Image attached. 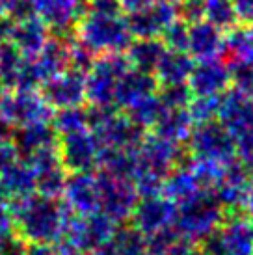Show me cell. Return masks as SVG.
Instances as JSON below:
<instances>
[{
	"instance_id": "6da1fadb",
	"label": "cell",
	"mask_w": 253,
	"mask_h": 255,
	"mask_svg": "<svg viewBox=\"0 0 253 255\" xmlns=\"http://www.w3.org/2000/svg\"><path fill=\"white\" fill-rule=\"evenodd\" d=\"M13 218V229L28 242H58L67 226L71 213L62 199L30 194L7 201Z\"/></svg>"
},
{
	"instance_id": "7a4b0ae2",
	"label": "cell",
	"mask_w": 253,
	"mask_h": 255,
	"mask_svg": "<svg viewBox=\"0 0 253 255\" xmlns=\"http://www.w3.org/2000/svg\"><path fill=\"white\" fill-rule=\"evenodd\" d=\"M75 37L95 56L123 54L132 43L125 15H97L84 11L78 19Z\"/></svg>"
},
{
	"instance_id": "3957f363",
	"label": "cell",
	"mask_w": 253,
	"mask_h": 255,
	"mask_svg": "<svg viewBox=\"0 0 253 255\" xmlns=\"http://www.w3.org/2000/svg\"><path fill=\"white\" fill-rule=\"evenodd\" d=\"M224 220L225 211L216 196L211 190H203L177 205L173 229L181 239L197 244L214 233Z\"/></svg>"
},
{
	"instance_id": "277c9868",
	"label": "cell",
	"mask_w": 253,
	"mask_h": 255,
	"mask_svg": "<svg viewBox=\"0 0 253 255\" xmlns=\"http://www.w3.org/2000/svg\"><path fill=\"white\" fill-rule=\"evenodd\" d=\"M116 227L118 224L99 211L86 216L71 214L62 239L56 244L62 250V255H88L92 250L110 241Z\"/></svg>"
},
{
	"instance_id": "5b68a950",
	"label": "cell",
	"mask_w": 253,
	"mask_h": 255,
	"mask_svg": "<svg viewBox=\"0 0 253 255\" xmlns=\"http://www.w3.org/2000/svg\"><path fill=\"white\" fill-rule=\"evenodd\" d=\"M184 147L190 158L199 160L227 164L229 160L237 158L235 136L218 120L194 125Z\"/></svg>"
},
{
	"instance_id": "8992f818",
	"label": "cell",
	"mask_w": 253,
	"mask_h": 255,
	"mask_svg": "<svg viewBox=\"0 0 253 255\" xmlns=\"http://www.w3.org/2000/svg\"><path fill=\"white\" fill-rule=\"evenodd\" d=\"M99 188V213L112 220L114 224H128L138 203V190L130 179L116 177L103 170L95 171Z\"/></svg>"
},
{
	"instance_id": "52a82bcc",
	"label": "cell",
	"mask_w": 253,
	"mask_h": 255,
	"mask_svg": "<svg viewBox=\"0 0 253 255\" xmlns=\"http://www.w3.org/2000/svg\"><path fill=\"white\" fill-rule=\"evenodd\" d=\"M130 69L123 54H101L86 73V105H112L121 77Z\"/></svg>"
},
{
	"instance_id": "ba28073f",
	"label": "cell",
	"mask_w": 253,
	"mask_h": 255,
	"mask_svg": "<svg viewBox=\"0 0 253 255\" xmlns=\"http://www.w3.org/2000/svg\"><path fill=\"white\" fill-rule=\"evenodd\" d=\"M136 160H138V173H149L155 177L166 179L169 171L188 160V153L181 143L168 142L153 132H147L140 145L136 147Z\"/></svg>"
},
{
	"instance_id": "9c48e42d",
	"label": "cell",
	"mask_w": 253,
	"mask_h": 255,
	"mask_svg": "<svg viewBox=\"0 0 253 255\" xmlns=\"http://www.w3.org/2000/svg\"><path fill=\"white\" fill-rule=\"evenodd\" d=\"M58 153L67 173H93L99 170L103 147L90 128L73 134H63L58 140Z\"/></svg>"
},
{
	"instance_id": "30bf717a",
	"label": "cell",
	"mask_w": 253,
	"mask_h": 255,
	"mask_svg": "<svg viewBox=\"0 0 253 255\" xmlns=\"http://www.w3.org/2000/svg\"><path fill=\"white\" fill-rule=\"evenodd\" d=\"M54 110L47 105L39 92H6L0 97V120L9 127H24L30 123H45L52 120Z\"/></svg>"
},
{
	"instance_id": "8fae6325",
	"label": "cell",
	"mask_w": 253,
	"mask_h": 255,
	"mask_svg": "<svg viewBox=\"0 0 253 255\" xmlns=\"http://www.w3.org/2000/svg\"><path fill=\"white\" fill-rule=\"evenodd\" d=\"M134 39L160 37L171 22L179 19L177 0H156L151 6L125 15Z\"/></svg>"
},
{
	"instance_id": "7c38bea8",
	"label": "cell",
	"mask_w": 253,
	"mask_h": 255,
	"mask_svg": "<svg viewBox=\"0 0 253 255\" xmlns=\"http://www.w3.org/2000/svg\"><path fill=\"white\" fill-rule=\"evenodd\" d=\"M39 93L52 110L82 107L86 105V75L75 69H65L43 82Z\"/></svg>"
},
{
	"instance_id": "4fadbf2b",
	"label": "cell",
	"mask_w": 253,
	"mask_h": 255,
	"mask_svg": "<svg viewBox=\"0 0 253 255\" xmlns=\"http://www.w3.org/2000/svg\"><path fill=\"white\" fill-rule=\"evenodd\" d=\"M175 214L177 205L171 199L166 198L164 194L143 196V198L138 199L128 224H132L145 237H151V235L158 233L166 227L173 226Z\"/></svg>"
},
{
	"instance_id": "5bb4252c",
	"label": "cell",
	"mask_w": 253,
	"mask_h": 255,
	"mask_svg": "<svg viewBox=\"0 0 253 255\" xmlns=\"http://www.w3.org/2000/svg\"><path fill=\"white\" fill-rule=\"evenodd\" d=\"M35 17H39L52 36L69 37L75 34L84 6L78 0H34Z\"/></svg>"
},
{
	"instance_id": "9a60e30c",
	"label": "cell",
	"mask_w": 253,
	"mask_h": 255,
	"mask_svg": "<svg viewBox=\"0 0 253 255\" xmlns=\"http://www.w3.org/2000/svg\"><path fill=\"white\" fill-rule=\"evenodd\" d=\"M71 214L86 216L99 211L97 177L93 173H67L62 198Z\"/></svg>"
},
{
	"instance_id": "2e32d148",
	"label": "cell",
	"mask_w": 253,
	"mask_h": 255,
	"mask_svg": "<svg viewBox=\"0 0 253 255\" xmlns=\"http://www.w3.org/2000/svg\"><path fill=\"white\" fill-rule=\"evenodd\" d=\"M92 132L97 136L103 149H136L147 134V130L132 123L121 110L114 112Z\"/></svg>"
},
{
	"instance_id": "e0dca14e",
	"label": "cell",
	"mask_w": 253,
	"mask_h": 255,
	"mask_svg": "<svg viewBox=\"0 0 253 255\" xmlns=\"http://www.w3.org/2000/svg\"><path fill=\"white\" fill-rule=\"evenodd\" d=\"M192 95H222L231 88V71L224 58L196 62L188 77Z\"/></svg>"
},
{
	"instance_id": "ac0fdd59",
	"label": "cell",
	"mask_w": 253,
	"mask_h": 255,
	"mask_svg": "<svg viewBox=\"0 0 253 255\" xmlns=\"http://www.w3.org/2000/svg\"><path fill=\"white\" fill-rule=\"evenodd\" d=\"M186 52L196 62L220 60L225 56V32L209 21H196L188 26V47Z\"/></svg>"
},
{
	"instance_id": "d6986e66",
	"label": "cell",
	"mask_w": 253,
	"mask_h": 255,
	"mask_svg": "<svg viewBox=\"0 0 253 255\" xmlns=\"http://www.w3.org/2000/svg\"><path fill=\"white\" fill-rule=\"evenodd\" d=\"M216 120L224 125L233 136L244 132L253 127V99L242 92L229 88L220 95L218 118Z\"/></svg>"
},
{
	"instance_id": "ffe728a7",
	"label": "cell",
	"mask_w": 253,
	"mask_h": 255,
	"mask_svg": "<svg viewBox=\"0 0 253 255\" xmlns=\"http://www.w3.org/2000/svg\"><path fill=\"white\" fill-rule=\"evenodd\" d=\"M60 136L50 125V121L45 123H30L24 127L13 128L11 142L19 151V156L22 160H26L30 156H34L39 151H45L49 147H56Z\"/></svg>"
},
{
	"instance_id": "44dd1931",
	"label": "cell",
	"mask_w": 253,
	"mask_h": 255,
	"mask_svg": "<svg viewBox=\"0 0 253 255\" xmlns=\"http://www.w3.org/2000/svg\"><path fill=\"white\" fill-rule=\"evenodd\" d=\"M158 90V82L153 73L136 71V69H128V71L121 77L120 84L116 88V97H114V107L118 110H125L136 101L149 97L156 93Z\"/></svg>"
},
{
	"instance_id": "7402d4cb",
	"label": "cell",
	"mask_w": 253,
	"mask_h": 255,
	"mask_svg": "<svg viewBox=\"0 0 253 255\" xmlns=\"http://www.w3.org/2000/svg\"><path fill=\"white\" fill-rule=\"evenodd\" d=\"M218 233L229 255H253V235L246 213H227Z\"/></svg>"
},
{
	"instance_id": "603a6c76",
	"label": "cell",
	"mask_w": 253,
	"mask_h": 255,
	"mask_svg": "<svg viewBox=\"0 0 253 255\" xmlns=\"http://www.w3.org/2000/svg\"><path fill=\"white\" fill-rule=\"evenodd\" d=\"M69 37L50 34L49 41L43 45V49L35 56H32L43 82L56 77L58 73L69 69Z\"/></svg>"
},
{
	"instance_id": "cb8c5ba5",
	"label": "cell",
	"mask_w": 253,
	"mask_h": 255,
	"mask_svg": "<svg viewBox=\"0 0 253 255\" xmlns=\"http://www.w3.org/2000/svg\"><path fill=\"white\" fill-rule=\"evenodd\" d=\"M194 125L196 123L190 118L186 108H164V112L160 114L155 127L151 128L149 132H153L155 136L164 138L168 142L184 145Z\"/></svg>"
},
{
	"instance_id": "d4e9b609",
	"label": "cell",
	"mask_w": 253,
	"mask_h": 255,
	"mask_svg": "<svg viewBox=\"0 0 253 255\" xmlns=\"http://www.w3.org/2000/svg\"><path fill=\"white\" fill-rule=\"evenodd\" d=\"M196 60L188 52L183 50H164L162 58L155 67V78L158 86L168 84H184L188 82V77L194 69Z\"/></svg>"
},
{
	"instance_id": "484cf974",
	"label": "cell",
	"mask_w": 253,
	"mask_h": 255,
	"mask_svg": "<svg viewBox=\"0 0 253 255\" xmlns=\"http://www.w3.org/2000/svg\"><path fill=\"white\" fill-rule=\"evenodd\" d=\"M203 190L205 188L201 186L199 179L196 177V173L192 171L188 160L181 166H177L175 170L169 171L168 177L164 179V184H162V194L168 199H171L175 205L194 198Z\"/></svg>"
},
{
	"instance_id": "4316f807",
	"label": "cell",
	"mask_w": 253,
	"mask_h": 255,
	"mask_svg": "<svg viewBox=\"0 0 253 255\" xmlns=\"http://www.w3.org/2000/svg\"><path fill=\"white\" fill-rule=\"evenodd\" d=\"M0 184H2V190L6 194L7 201L26 198L35 192L34 170L26 160L19 158L17 162L0 173Z\"/></svg>"
},
{
	"instance_id": "83f0119b",
	"label": "cell",
	"mask_w": 253,
	"mask_h": 255,
	"mask_svg": "<svg viewBox=\"0 0 253 255\" xmlns=\"http://www.w3.org/2000/svg\"><path fill=\"white\" fill-rule=\"evenodd\" d=\"M49 37L50 30L47 28V24L39 17H30L24 21H17V28H15L11 43L19 49L22 56L32 58L43 49V45L49 41Z\"/></svg>"
},
{
	"instance_id": "f1b7e54d",
	"label": "cell",
	"mask_w": 253,
	"mask_h": 255,
	"mask_svg": "<svg viewBox=\"0 0 253 255\" xmlns=\"http://www.w3.org/2000/svg\"><path fill=\"white\" fill-rule=\"evenodd\" d=\"M164 43L160 37H151V39H132L125 50V58L128 65L136 71L155 73V67L158 60L164 54Z\"/></svg>"
},
{
	"instance_id": "f546056e",
	"label": "cell",
	"mask_w": 253,
	"mask_h": 255,
	"mask_svg": "<svg viewBox=\"0 0 253 255\" xmlns=\"http://www.w3.org/2000/svg\"><path fill=\"white\" fill-rule=\"evenodd\" d=\"M99 170L132 181L138 173L136 149H103Z\"/></svg>"
},
{
	"instance_id": "4dcf8cb0",
	"label": "cell",
	"mask_w": 253,
	"mask_h": 255,
	"mask_svg": "<svg viewBox=\"0 0 253 255\" xmlns=\"http://www.w3.org/2000/svg\"><path fill=\"white\" fill-rule=\"evenodd\" d=\"M227 62H253V26L237 24L225 32Z\"/></svg>"
},
{
	"instance_id": "1f68e13d",
	"label": "cell",
	"mask_w": 253,
	"mask_h": 255,
	"mask_svg": "<svg viewBox=\"0 0 253 255\" xmlns=\"http://www.w3.org/2000/svg\"><path fill=\"white\" fill-rule=\"evenodd\" d=\"M110 242L118 255H149L147 237L138 231L132 224H121L116 227Z\"/></svg>"
},
{
	"instance_id": "d6a6232c",
	"label": "cell",
	"mask_w": 253,
	"mask_h": 255,
	"mask_svg": "<svg viewBox=\"0 0 253 255\" xmlns=\"http://www.w3.org/2000/svg\"><path fill=\"white\" fill-rule=\"evenodd\" d=\"M162 112H164V107H162V103L156 93L136 101L134 105H130L128 108L123 110V114L128 120L136 123L138 127H141L143 130H147V132L155 127V123L158 121Z\"/></svg>"
},
{
	"instance_id": "836d02e7",
	"label": "cell",
	"mask_w": 253,
	"mask_h": 255,
	"mask_svg": "<svg viewBox=\"0 0 253 255\" xmlns=\"http://www.w3.org/2000/svg\"><path fill=\"white\" fill-rule=\"evenodd\" d=\"M50 125L54 127L58 136L73 134V132H78V130L90 128L88 127V110H86V105L54 110Z\"/></svg>"
},
{
	"instance_id": "e575fe53",
	"label": "cell",
	"mask_w": 253,
	"mask_h": 255,
	"mask_svg": "<svg viewBox=\"0 0 253 255\" xmlns=\"http://www.w3.org/2000/svg\"><path fill=\"white\" fill-rule=\"evenodd\" d=\"M203 19L224 32L239 24V17L235 13L233 0H205Z\"/></svg>"
},
{
	"instance_id": "d590c367",
	"label": "cell",
	"mask_w": 253,
	"mask_h": 255,
	"mask_svg": "<svg viewBox=\"0 0 253 255\" xmlns=\"http://www.w3.org/2000/svg\"><path fill=\"white\" fill-rule=\"evenodd\" d=\"M22 60H24V56L19 52V49L13 43H0V75H2V80L6 84L7 92L13 90Z\"/></svg>"
},
{
	"instance_id": "8d00e7d4",
	"label": "cell",
	"mask_w": 253,
	"mask_h": 255,
	"mask_svg": "<svg viewBox=\"0 0 253 255\" xmlns=\"http://www.w3.org/2000/svg\"><path fill=\"white\" fill-rule=\"evenodd\" d=\"M218 107H220V95H194L190 105L186 107L190 118L194 123H205L218 118Z\"/></svg>"
},
{
	"instance_id": "74e56055",
	"label": "cell",
	"mask_w": 253,
	"mask_h": 255,
	"mask_svg": "<svg viewBox=\"0 0 253 255\" xmlns=\"http://www.w3.org/2000/svg\"><path fill=\"white\" fill-rule=\"evenodd\" d=\"M156 95L160 99L164 108H186L192 101V90L188 84H168V86H158Z\"/></svg>"
},
{
	"instance_id": "f35d334b",
	"label": "cell",
	"mask_w": 253,
	"mask_h": 255,
	"mask_svg": "<svg viewBox=\"0 0 253 255\" xmlns=\"http://www.w3.org/2000/svg\"><path fill=\"white\" fill-rule=\"evenodd\" d=\"M227 65L231 71V88L253 99V62H227Z\"/></svg>"
},
{
	"instance_id": "ab89813d",
	"label": "cell",
	"mask_w": 253,
	"mask_h": 255,
	"mask_svg": "<svg viewBox=\"0 0 253 255\" xmlns=\"http://www.w3.org/2000/svg\"><path fill=\"white\" fill-rule=\"evenodd\" d=\"M188 26L190 24L186 21L175 19L160 36L164 47L168 50H183V52H186V47H188Z\"/></svg>"
},
{
	"instance_id": "60d3db41",
	"label": "cell",
	"mask_w": 253,
	"mask_h": 255,
	"mask_svg": "<svg viewBox=\"0 0 253 255\" xmlns=\"http://www.w3.org/2000/svg\"><path fill=\"white\" fill-rule=\"evenodd\" d=\"M95 54L90 49H86L82 43L78 41L75 34L69 37V69L80 73H88V69L92 67V64L95 62Z\"/></svg>"
},
{
	"instance_id": "b9f144b4",
	"label": "cell",
	"mask_w": 253,
	"mask_h": 255,
	"mask_svg": "<svg viewBox=\"0 0 253 255\" xmlns=\"http://www.w3.org/2000/svg\"><path fill=\"white\" fill-rule=\"evenodd\" d=\"M28 242L15 229L0 233V255H24Z\"/></svg>"
},
{
	"instance_id": "7bdbcfd3",
	"label": "cell",
	"mask_w": 253,
	"mask_h": 255,
	"mask_svg": "<svg viewBox=\"0 0 253 255\" xmlns=\"http://www.w3.org/2000/svg\"><path fill=\"white\" fill-rule=\"evenodd\" d=\"M235 147H237V158L253 170V127L235 136Z\"/></svg>"
},
{
	"instance_id": "ee69618b",
	"label": "cell",
	"mask_w": 253,
	"mask_h": 255,
	"mask_svg": "<svg viewBox=\"0 0 253 255\" xmlns=\"http://www.w3.org/2000/svg\"><path fill=\"white\" fill-rule=\"evenodd\" d=\"M203 6L205 0H177L179 7V19L186 21L188 24L203 19Z\"/></svg>"
},
{
	"instance_id": "f6af8a7d",
	"label": "cell",
	"mask_w": 253,
	"mask_h": 255,
	"mask_svg": "<svg viewBox=\"0 0 253 255\" xmlns=\"http://www.w3.org/2000/svg\"><path fill=\"white\" fill-rule=\"evenodd\" d=\"M84 11L97 15H125L120 0H90L86 4Z\"/></svg>"
},
{
	"instance_id": "bcb514c9",
	"label": "cell",
	"mask_w": 253,
	"mask_h": 255,
	"mask_svg": "<svg viewBox=\"0 0 253 255\" xmlns=\"http://www.w3.org/2000/svg\"><path fill=\"white\" fill-rule=\"evenodd\" d=\"M19 151L11 140H0V173L19 160Z\"/></svg>"
},
{
	"instance_id": "7dc6e473",
	"label": "cell",
	"mask_w": 253,
	"mask_h": 255,
	"mask_svg": "<svg viewBox=\"0 0 253 255\" xmlns=\"http://www.w3.org/2000/svg\"><path fill=\"white\" fill-rule=\"evenodd\" d=\"M24 255H62L56 242H30Z\"/></svg>"
},
{
	"instance_id": "c3c4849f",
	"label": "cell",
	"mask_w": 253,
	"mask_h": 255,
	"mask_svg": "<svg viewBox=\"0 0 253 255\" xmlns=\"http://www.w3.org/2000/svg\"><path fill=\"white\" fill-rule=\"evenodd\" d=\"M235 13L242 24H253V0H233Z\"/></svg>"
},
{
	"instance_id": "681fc988",
	"label": "cell",
	"mask_w": 253,
	"mask_h": 255,
	"mask_svg": "<svg viewBox=\"0 0 253 255\" xmlns=\"http://www.w3.org/2000/svg\"><path fill=\"white\" fill-rule=\"evenodd\" d=\"M17 28V21L9 15H0V43H11Z\"/></svg>"
},
{
	"instance_id": "f907efd6",
	"label": "cell",
	"mask_w": 253,
	"mask_h": 255,
	"mask_svg": "<svg viewBox=\"0 0 253 255\" xmlns=\"http://www.w3.org/2000/svg\"><path fill=\"white\" fill-rule=\"evenodd\" d=\"M194 246H196V244L184 241V239H179V241L173 242L171 246L160 250V252H156V254H153V255H190V252L194 250Z\"/></svg>"
},
{
	"instance_id": "816d5d0a",
	"label": "cell",
	"mask_w": 253,
	"mask_h": 255,
	"mask_svg": "<svg viewBox=\"0 0 253 255\" xmlns=\"http://www.w3.org/2000/svg\"><path fill=\"white\" fill-rule=\"evenodd\" d=\"M13 229V218L9 213L7 201H0V233H6Z\"/></svg>"
},
{
	"instance_id": "f5cc1de1",
	"label": "cell",
	"mask_w": 253,
	"mask_h": 255,
	"mask_svg": "<svg viewBox=\"0 0 253 255\" xmlns=\"http://www.w3.org/2000/svg\"><path fill=\"white\" fill-rule=\"evenodd\" d=\"M156 0H120L121 7H123V13H132V11H138V9H143V7L151 6Z\"/></svg>"
},
{
	"instance_id": "db71d44e",
	"label": "cell",
	"mask_w": 253,
	"mask_h": 255,
	"mask_svg": "<svg viewBox=\"0 0 253 255\" xmlns=\"http://www.w3.org/2000/svg\"><path fill=\"white\" fill-rule=\"evenodd\" d=\"M88 255H118V252H116V248H114L112 242L108 241V242H105V244L97 246L95 250H92Z\"/></svg>"
},
{
	"instance_id": "11a10c76",
	"label": "cell",
	"mask_w": 253,
	"mask_h": 255,
	"mask_svg": "<svg viewBox=\"0 0 253 255\" xmlns=\"http://www.w3.org/2000/svg\"><path fill=\"white\" fill-rule=\"evenodd\" d=\"M246 213H253V170L246 188Z\"/></svg>"
},
{
	"instance_id": "9f6ffc18",
	"label": "cell",
	"mask_w": 253,
	"mask_h": 255,
	"mask_svg": "<svg viewBox=\"0 0 253 255\" xmlns=\"http://www.w3.org/2000/svg\"><path fill=\"white\" fill-rule=\"evenodd\" d=\"M15 0H0V15H9Z\"/></svg>"
},
{
	"instance_id": "6f0895ef",
	"label": "cell",
	"mask_w": 253,
	"mask_h": 255,
	"mask_svg": "<svg viewBox=\"0 0 253 255\" xmlns=\"http://www.w3.org/2000/svg\"><path fill=\"white\" fill-rule=\"evenodd\" d=\"M7 90H6V84H4V80H2V75H0V97L6 93Z\"/></svg>"
},
{
	"instance_id": "680465c9",
	"label": "cell",
	"mask_w": 253,
	"mask_h": 255,
	"mask_svg": "<svg viewBox=\"0 0 253 255\" xmlns=\"http://www.w3.org/2000/svg\"><path fill=\"white\" fill-rule=\"evenodd\" d=\"M248 218H250V229H252V235H253V213L248 214Z\"/></svg>"
},
{
	"instance_id": "91938a15",
	"label": "cell",
	"mask_w": 253,
	"mask_h": 255,
	"mask_svg": "<svg viewBox=\"0 0 253 255\" xmlns=\"http://www.w3.org/2000/svg\"><path fill=\"white\" fill-rule=\"evenodd\" d=\"M0 201H7L6 194H4V190H2V184H0Z\"/></svg>"
},
{
	"instance_id": "94428289",
	"label": "cell",
	"mask_w": 253,
	"mask_h": 255,
	"mask_svg": "<svg viewBox=\"0 0 253 255\" xmlns=\"http://www.w3.org/2000/svg\"><path fill=\"white\" fill-rule=\"evenodd\" d=\"M78 2H80V4H82V6L86 7V4H88V2H90V0H78Z\"/></svg>"
}]
</instances>
